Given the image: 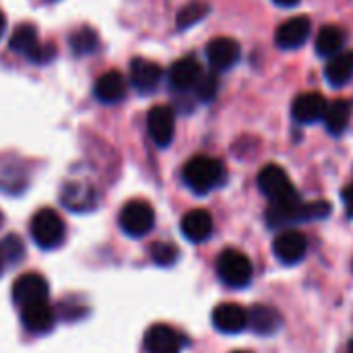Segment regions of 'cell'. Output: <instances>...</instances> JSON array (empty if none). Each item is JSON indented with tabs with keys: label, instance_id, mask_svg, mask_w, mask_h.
I'll return each mask as SVG.
<instances>
[{
	"label": "cell",
	"instance_id": "cell-1",
	"mask_svg": "<svg viewBox=\"0 0 353 353\" xmlns=\"http://www.w3.org/2000/svg\"><path fill=\"white\" fill-rule=\"evenodd\" d=\"M182 178H184V184L194 194H209L223 182L225 172H223L221 161L207 157V155H199V157H192L184 165Z\"/></svg>",
	"mask_w": 353,
	"mask_h": 353
},
{
	"label": "cell",
	"instance_id": "cell-2",
	"mask_svg": "<svg viewBox=\"0 0 353 353\" xmlns=\"http://www.w3.org/2000/svg\"><path fill=\"white\" fill-rule=\"evenodd\" d=\"M29 232H31L33 242L41 250H56L64 242L66 225H64L62 217L54 209H39L31 217Z\"/></svg>",
	"mask_w": 353,
	"mask_h": 353
},
{
	"label": "cell",
	"instance_id": "cell-3",
	"mask_svg": "<svg viewBox=\"0 0 353 353\" xmlns=\"http://www.w3.org/2000/svg\"><path fill=\"white\" fill-rule=\"evenodd\" d=\"M217 275L223 285L242 290L252 281V263L244 252L228 248L217 259Z\"/></svg>",
	"mask_w": 353,
	"mask_h": 353
},
{
	"label": "cell",
	"instance_id": "cell-4",
	"mask_svg": "<svg viewBox=\"0 0 353 353\" xmlns=\"http://www.w3.org/2000/svg\"><path fill=\"white\" fill-rule=\"evenodd\" d=\"M118 223L122 228V232L130 238H143L147 236L153 225H155V211L147 201L134 199L128 201L120 215H118Z\"/></svg>",
	"mask_w": 353,
	"mask_h": 353
},
{
	"label": "cell",
	"instance_id": "cell-5",
	"mask_svg": "<svg viewBox=\"0 0 353 353\" xmlns=\"http://www.w3.org/2000/svg\"><path fill=\"white\" fill-rule=\"evenodd\" d=\"M256 184L261 188V192L271 201V203H279V201H288V199H296L298 192L294 190V184L292 180L288 178L285 170L271 163V165H265L261 172H259V178H256Z\"/></svg>",
	"mask_w": 353,
	"mask_h": 353
},
{
	"label": "cell",
	"instance_id": "cell-6",
	"mask_svg": "<svg viewBox=\"0 0 353 353\" xmlns=\"http://www.w3.org/2000/svg\"><path fill=\"white\" fill-rule=\"evenodd\" d=\"M48 296H50V285L46 277H41L39 273H25L17 277V281L12 283V300L19 308L37 302H48Z\"/></svg>",
	"mask_w": 353,
	"mask_h": 353
},
{
	"label": "cell",
	"instance_id": "cell-7",
	"mask_svg": "<svg viewBox=\"0 0 353 353\" xmlns=\"http://www.w3.org/2000/svg\"><path fill=\"white\" fill-rule=\"evenodd\" d=\"M147 130L153 143L165 149L174 141L176 132V114L170 105H155L147 114Z\"/></svg>",
	"mask_w": 353,
	"mask_h": 353
},
{
	"label": "cell",
	"instance_id": "cell-8",
	"mask_svg": "<svg viewBox=\"0 0 353 353\" xmlns=\"http://www.w3.org/2000/svg\"><path fill=\"white\" fill-rule=\"evenodd\" d=\"M273 252L283 265H298L308 252V240L302 232L285 230L273 240Z\"/></svg>",
	"mask_w": 353,
	"mask_h": 353
},
{
	"label": "cell",
	"instance_id": "cell-9",
	"mask_svg": "<svg viewBox=\"0 0 353 353\" xmlns=\"http://www.w3.org/2000/svg\"><path fill=\"white\" fill-rule=\"evenodd\" d=\"M240 43L232 37H215L207 43V60L215 72L230 70L240 60Z\"/></svg>",
	"mask_w": 353,
	"mask_h": 353
},
{
	"label": "cell",
	"instance_id": "cell-10",
	"mask_svg": "<svg viewBox=\"0 0 353 353\" xmlns=\"http://www.w3.org/2000/svg\"><path fill=\"white\" fill-rule=\"evenodd\" d=\"M184 337L170 325H153L145 333L147 353H180L184 350Z\"/></svg>",
	"mask_w": 353,
	"mask_h": 353
},
{
	"label": "cell",
	"instance_id": "cell-11",
	"mask_svg": "<svg viewBox=\"0 0 353 353\" xmlns=\"http://www.w3.org/2000/svg\"><path fill=\"white\" fill-rule=\"evenodd\" d=\"M60 203L72 213H89L97 207V192L87 182H70L62 188Z\"/></svg>",
	"mask_w": 353,
	"mask_h": 353
},
{
	"label": "cell",
	"instance_id": "cell-12",
	"mask_svg": "<svg viewBox=\"0 0 353 353\" xmlns=\"http://www.w3.org/2000/svg\"><path fill=\"white\" fill-rule=\"evenodd\" d=\"M161 68L159 64L147 58H132L130 60V83L139 93H153L161 83Z\"/></svg>",
	"mask_w": 353,
	"mask_h": 353
},
{
	"label": "cell",
	"instance_id": "cell-13",
	"mask_svg": "<svg viewBox=\"0 0 353 353\" xmlns=\"http://www.w3.org/2000/svg\"><path fill=\"white\" fill-rule=\"evenodd\" d=\"M203 74L205 72H203L201 64L196 62V58L186 56V58L174 62V66L170 68V87L180 93L194 91V87L199 85Z\"/></svg>",
	"mask_w": 353,
	"mask_h": 353
},
{
	"label": "cell",
	"instance_id": "cell-14",
	"mask_svg": "<svg viewBox=\"0 0 353 353\" xmlns=\"http://www.w3.org/2000/svg\"><path fill=\"white\" fill-rule=\"evenodd\" d=\"M296 221H306V205L300 201V196L271 203V207L267 209L269 228H285Z\"/></svg>",
	"mask_w": 353,
	"mask_h": 353
},
{
	"label": "cell",
	"instance_id": "cell-15",
	"mask_svg": "<svg viewBox=\"0 0 353 353\" xmlns=\"http://www.w3.org/2000/svg\"><path fill=\"white\" fill-rule=\"evenodd\" d=\"M21 323L33 335H46L56 325V314L48 302H37L21 308Z\"/></svg>",
	"mask_w": 353,
	"mask_h": 353
},
{
	"label": "cell",
	"instance_id": "cell-16",
	"mask_svg": "<svg viewBox=\"0 0 353 353\" xmlns=\"http://www.w3.org/2000/svg\"><path fill=\"white\" fill-rule=\"evenodd\" d=\"M310 29H312V25H310L308 17H294V19L285 21L283 25H279V29L275 33V43L281 50H296L306 43Z\"/></svg>",
	"mask_w": 353,
	"mask_h": 353
},
{
	"label": "cell",
	"instance_id": "cell-17",
	"mask_svg": "<svg viewBox=\"0 0 353 353\" xmlns=\"http://www.w3.org/2000/svg\"><path fill=\"white\" fill-rule=\"evenodd\" d=\"M213 327L225 335H238L248 327V312L238 304H219L213 310Z\"/></svg>",
	"mask_w": 353,
	"mask_h": 353
},
{
	"label": "cell",
	"instance_id": "cell-18",
	"mask_svg": "<svg viewBox=\"0 0 353 353\" xmlns=\"http://www.w3.org/2000/svg\"><path fill=\"white\" fill-rule=\"evenodd\" d=\"M329 103L321 93H302L292 105V114L300 124H314L325 118Z\"/></svg>",
	"mask_w": 353,
	"mask_h": 353
},
{
	"label": "cell",
	"instance_id": "cell-19",
	"mask_svg": "<svg viewBox=\"0 0 353 353\" xmlns=\"http://www.w3.org/2000/svg\"><path fill=\"white\" fill-rule=\"evenodd\" d=\"M180 230H182V236H184L188 242L201 244V242L209 240L211 234H213V217H211L209 211H205V209L188 211V213L182 217Z\"/></svg>",
	"mask_w": 353,
	"mask_h": 353
},
{
	"label": "cell",
	"instance_id": "cell-20",
	"mask_svg": "<svg viewBox=\"0 0 353 353\" xmlns=\"http://www.w3.org/2000/svg\"><path fill=\"white\" fill-rule=\"evenodd\" d=\"M93 95H95V99L101 101V103H116V101H122L124 95H126V81H124V77H122L118 70H110V72L101 74V77L95 81Z\"/></svg>",
	"mask_w": 353,
	"mask_h": 353
},
{
	"label": "cell",
	"instance_id": "cell-21",
	"mask_svg": "<svg viewBox=\"0 0 353 353\" xmlns=\"http://www.w3.org/2000/svg\"><path fill=\"white\" fill-rule=\"evenodd\" d=\"M248 325L259 335H273V333H277L281 329L283 319H281L279 310H275L273 306L259 304L248 312Z\"/></svg>",
	"mask_w": 353,
	"mask_h": 353
},
{
	"label": "cell",
	"instance_id": "cell-22",
	"mask_svg": "<svg viewBox=\"0 0 353 353\" xmlns=\"http://www.w3.org/2000/svg\"><path fill=\"white\" fill-rule=\"evenodd\" d=\"M345 31L337 25H327L316 35V54L323 58H333L343 52Z\"/></svg>",
	"mask_w": 353,
	"mask_h": 353
},
{
	"label": "cell",
	"instance_id": "cell-23",
	"mask_svg": "<svg viewBox=\"0 0 353 353\" xmlns=\"http://www.w3.org/2000/svg\"><path fill=\"white\" fill-rule=\"evenodd\" d=\"M352 114L353 103L350 99H337V101H333V103L327 108L325 118H323L327 130H329L331 134H341V132L347 128V124H350V120H352Z\"/></svg>",
	"mask_w": 353,
	"mask_h": 353
},
{
	"label": "cell",
	"instance_id": "cell-24",
	"mask_svg": "<svg viewBox=\"0 0 353 353\" xmlns=\"http://www.w3.org/2000/svg\"><path fill=\"white\" fill-rule=\"evenodd\" d=\"M325 77L333 87L345 85L353 77V52H341V54L329 58V64L325 68Z\"/></svg>",
	"mask_w": 353,
	"mask_h": 353
},
{
	"label": "cell",
	"instance_id": "cell-25",
	"mask_svg": "<svg viewBox=\"0 0 353 353\" xmlns=\"http://www.w3.org/2000/svg\"><path fill=\"white\" fill-rule=\"evenodd\" d=\"M39 39H37V29L31 25V23H23L14 29V33L10 35V50L12 52H19V54H25L29 56L35 48H37Z\"/></svg>",
	"mask_w": 353,
	"mask_h": 353
},
{
	"label": "cell",
	"instance_id": "cell-26",
	"mask_svg": "<svg viewBox=\"0 0 353 353\" xmlns=\"http://www.w3.org/2000/svg\"><path fill=\"white\" fill-rule=\"evenodd\" d=\"M99 46V37L97 33L91 29V27H83V29H77L72 35H70V50L72 54L77 56H87V54H93Z\"/></svg>",
	"mask_w": 353,
	"mask_h": 353
},
{
	"label": "cell",
	"instance_id": "cell-27",
	"mask_svg": "<svg viewBox=\"0 0 353 353\" xmlns=\"http://www.w3.org/2000/svg\"><path fill=\"white\" fill-rule=\"evenodd\" d=\"M209 10H211V6L207 2H201V0H194L186 6H182L178 12V19H176L178 29H188V27L201 23L209 14Z\"/></svg>",
	"mask_w": 353,
	"mask_h": 353
},
{
	"label": "cell",
	"instance_id": "cell-28",
	"mask_svg": "<svg viewBox=\"0 0 353 353\" xmlns=\"http://www.w3.org/2000/svg\"><path fill=\"white\" fill-rule=\"evenodd\" d=\"M25 256V244L19 236L14 234H8L2 242H0V259L2 263L6 261L8 265H14L19 261H23Z\"/></svg>",
	"mask_w": 353,
	"mask_h": 353
},
{
	"label": "cell",
	"instance_id": "cell-29",
	"mask_svg": "<svg viewBox=\"0 0 353 353\" xmlns=\"http://www.w3.org/2000/svg\"><path fill=\"white\" fill-rule=\"evenodd\" d=\"M178 256H180V250L174 244H170V242H155L151 246V259L159 267H172V265H176Z\"/></svg>",
	"mask_w": 353,
	"mask_h": 353
},
{
	"label": "cell",
	"instance_id": "cell-30",
	"mask_svg": "<svg viewBox=\"0 0 353 353\" xmlns=\"http://www.w3.org/2000/svg\"><path fill=\"white\" fill-rule=\"evenodd\" d=\"M194 93H196V97L201 101H211L215 97V93H217V77L213 72L203 74L199 85L194 87Z\"/></svg>",
	"mask_w": 353,
	"mask_h": 353
},
{
	"label": "cell",
	"instance_id": "cell-31",
	"mask_svg": "<svg viewBox=\"0 0 353 353\" xmlns=\"http://www.w3.org/2000/svg\"><path fill=\"white\" fill-rule=\"evenodd\" d=\"M56 56V48H54V43H37V48L27 56L31 62H35V64H46V62H50L52 58Z\"/></svg>",
	"mask_w": 353,
	"mask_h": 353
},
{
	"label": "cell",
	"instance_id": "cell-32",
	"mask_svg": "<svg viewBox=\"0 0 353 353\" xmlns=\"http://www.w3.org/2000/svg\"><path fill=\"white\" fill-rule=\"evenodd\" d=\"M343 201H345V205H347V211H350V215H353V184L352 186H347V188L343 190Z\"/></svg>",
	"mask_w": 353,
	"mask_h": 353
},
{
	"label": "cell",
	"instance_id": "cell-33",
	"mask_svg": "<svg viewBox=\"0 0 353 353\" xmlns=\"http://www.w3.org/2000/svg\"><path fill=\"white\" fill-rule=\"evenodd\" d=\"M275 4H279V6H285V8H290V6H296L300 0H273Z\"/></svg>",
	"mask_w": 353,
	"mask_h": 353
},
{
	"label": "cell",
	"instance_id": "cell-34",
	"mask_svg": "<svg viewBox=\"0 0 353 353\" xmlns=\"http://www.w3.org/2000/svg\"><path fill=\"white\" fill-rule=\"evenodd\" d=\"M4 29H6V19H4V14L0 12V39H2V35H4Z\"/></svg>",
	"mask_w": 353,
	"mask_h": 353
},
{
	"label": "cell",
	"instance_id": "cell-35",
	"mask_svg": "<svg viewBox=\"0 0 353 353\" xmlns=\"http://www.w3.org/2000/svg\"><path fill=\"white\" fill-rule=\"evenodd\" d=\"M347 353H353V339L350 341V345H347Z\"/></svg>",
	"mask_w": 353,
	"mask_h": 353
},
{
	"label": "cell",
	"instance_id": "cell-36",
	"mask_svg": "<svg viewBox=\"0 0 353 353\" xmlns=\"http://www.w3.org/2000/svg\"><path fill=\"white\" fill-rule=\"evenodd\" d=\"M0 273H2V259H0Z\"/></svg>",
	"mask_w": 353,
	"mask_h": 353
},
{
	"label": "cell",
	"instance_id": "cell-37",
	"mask_svg": "<svg viewBox=\"0 0 353 353\" xmlns=\"http://www.w3.org/2000/svg\"><path fill=\"white\" fill-rule=\"evenodd\" d=\"M0 225H2V213H0Z\"/></svg>",
	"mask_w": 353,
	"mask_h": 353
},
{
	"label": "cell",
	"instance_id": "cell-38",
	"mask_svg": "<svg viewBox=\"0 0 353 353\" xmlns=\"http://www.w3.org/2000/svg\"><path fill=\"white\" fill-rule=\"evenodd\" d=\"M234 353H248V352H234Z\"/></svg>",
	"mask_w": 353,
	"mask_h": 353
},
{
	"label": "cell",
	"instance_id": "cell-39",
	"mask_svg": "<svg viewBox=\"0 0 353 353\" xmlns=\"http://www.w3.org/2000/svg\"><path fill=\"white\" fill-rule=\"evenodd\" d=\"M48 2H56V0H48Z\"/></svg>",
	"mask_w": 353,
	"mask_h": 353
}]
</instances>
